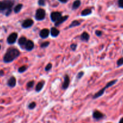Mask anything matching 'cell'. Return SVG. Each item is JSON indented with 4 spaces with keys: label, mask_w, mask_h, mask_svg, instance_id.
I'll return each instance as SVG.
<instances>
[{
    "label": "cell",
    "mask_w": 123,
    "mask_h": 123,
    "mask_svg": "<svg viewBox=\"0 0 123 123\" xmlns=\"http://www.w3.org/2000/svg\"><path fill=\"white\" fill-rule=\"evenodd\" d=\"M18 37V34L16 33H13L10 34L7 37V43L9 44H13L15 42H16V39Z\"/></svg>",
    "instance_id": "obj_5"
},
{
    "label": "cell",
    "mask_w": 123,
    "mask_h": 123,
    "mask_svg": "<svg viewBox=\"0 0 123 123\" xmlns=\"http://www.w3.org/2000/svg\"><path fill=\"white\" fill-rule=\"evenodd\" d=\"M62 17V13L58 12H54L51 13V19L53 22H56L59 19Z\"/></svg>",
    "instance_id": "obj_6"
},
{
    "label": "cell",
    "mask_w": 123,
    "mask_h": 123,
    "mask_svg": "<svg viewBox=\"0 0 123 123\" xmlns=\"http://www.w3.org/2000/svg\"><path fill=\"white\" fill-rule=\"evenodd\" d=\"M16 80L15 77H11L10 79H9L7 81V85L9 86V87H15V85H16Z\"/></svg>",
    "instance_id": "obj_10"
},
{
    "label": "cell",
    "mask_w": 123,
    "mask_h": 123,
    "mask_svg": "<svg viewBox=\"0 0 123 123\" xmlns=\"http://www.w3.org/2000/svg\"><path fill=\"white\" fill-rule=\"evenodd\" d=\"M45 17V12L43 9H39L36 10V15H35V18L37 21H42L44 19Z\"/></svg>",
    "instance_id": "obj_4"
},
{
    "label": "cell",
    "mask_w": 123,
    "mask_h": 123,
    "mask_svg": "<svg viewBox=\"0 0 123 123\" xmlns=\"http://www.w3.org/2000/svg\"><path fill=\"white\" fill-rule=\"evenodd\" d=\"M27 67H26V66H22V67H21L20 68H19L18 71L19 73H22L25 71L27 70Z\"/></svg>",
    "instance_id": "obj_22"
},
{
    "label": "cell",
    "mask_w": 123,
    "mask_h": 123,
    "mask_svg": "<svg viewBox=\"0 0 123 123\" xmlns=\"http://www.w3.org/2000/svg\"><path fill=\"white\" fill-rule=\"evenodd\" d=\"M68 18V16H62L61 18H60V19H59L57 20V21L55 22V26H58L59 25H60L61 24L63 23V22H65V21H66V20H67V19Z\"/></svg>",
    "instance_id": "obj_13"
},
{
    "label": "cell",
    "mask_w": 123,
    "mask_h": 123,
    "mask_svg": "<svg viewBox=\"0 0 123 123\" xmlns=\"http://www.w3.org/2000/svg\"><path fill=\"white\" fill-rule=\"evenodd\" d=\"M43 85H44V82L43 81H41V82L38 83L36 87V91L37 92H39V91H41V89L43 87Z\"/></svg>",
    "instance_id": "obj_19"
},
{
    "label": "cell",
    "mask_w": 123,
    "mask_h": 123,
    "mask_svg": "<svg viewBox=\"0 0 123 123\" xmlns=\"http://www.w3.org/2000/svg\"><path fill=\"white\" fill-rule=\"evenodd\" d=\"M80 25V23L78 21H74L69 26V28H72V27H76V26H79Z\"/></svg>",
    "instance_id": "obj_21"
},
{
    "label": "cell",
    "mask_w": 123,
    "mask_h": 123,
    "mask_svg": "<svg viewBox=\"0 0 123 123\" xmlns=\"http://www.w3.org/2000/svg\"><path fill=\"white\" fill-rule=\"evenodd\" d=\"M4 73L3 70L0 71V77L3 76V75H4Z\"/></svg>",
    "instance_id": "obj_33"
},
{
    "label": "cell",
    "mask_w": 123,
    "mask_h": 123,
    "mask_svg": "<svg viewBox=\"0 0 123 123\" xmlns=\"http://www.w3.org/2000/svg\"><path fill=\"white\" fill-rule=\"evenodd\" d=\"M14 4L12 0H3L0 1V12L9 16L12 12V9Z\"/></svg>",
    "instance_id": "obj_2"
},
{
    "label": "cell",
    "mask_w": 123,
    "mask_h": 123,
    "mask_svg": "<svg viewBox=\"0 0 123 123\" xmlns=\"http://www.w3.org/2000/svg\"><path fill=\"white\" fill-rule=\"evenodd\" d=\"M83 74H84V73H83V72H82V71L80 72V73H79V74H78L77 77V79H81V78L82 77L83 75Z\"/></svg>",
    "instance_id": "obj_30"
},
{
    "label": "cell",
    "mask_w": 123,
    "mask_h": 123,
    "mask_svg": "<svg viewBox=\"0 0 123 123\" xmlns=\"http://www.w3.org/2000/svg\"><path fill=\"white\" fill-rule=\"evenodd\" d=\"M22 6H22V4H18V5L16 6L15 8H14V12H15V13L19 12L21 11V9H22Z\"/></svg>",
    "instance_id": "obj_20"
},
{
    "label": "cell",
    "mask_w": 123,
    "mask_h": 123,
    "mask_svg": "<svg viewBox=\"0 0 123 123\" xmlns=\"http://www.w3.org/2000/svg\"><path fill=\"white\" fill-rule=\"evenodd\" d=\"M34 83H35V81L33 80V81H30L27 83V88H31V87H32L33 86Z\"/></svg>",
    "instance_id": "obj_25"
},
{
    "label": "cell",
    "mask_w": 123,
    "mask_h": 123,
    "mask_svg": "<svg viewBox=\"0 0 123 123\" xmlns=\"http://www.w3.org/2000/svg\"><path fill=\"white\" fill-rule=\"evenodd\" d=\"M76 48H77L76 44H74H74H72L71 45V48L73 51H75V49H76Z\"/></svg>",
    "instance_id": "obj_32"
},
{
    "label": "cell",
    "mask_w": 123,
    "mask_h": 123,
    "mask_svg": "<svg viewBox=\"0 0 123 123\" xmlns=\"http://www.w3.org/2000/svg\"><path fill=\"white\" fill-rule=\"evenodd\" d=\"M51 68H52V64L51 63H49V64H48L47 66H46L45 69L46 71H49L51 69Z\"/></svg>",
    "instance_id": "obj_27"
},
{
    "label": "cell",
    "mask_w": 123,
    "mask_h": 123,
    "mask_svg": "<svg viewBox=\"0 0 123 123\" xmlns=\"http://www.w3.org/2000/svg\"><path fill=\"white\" fill-rule=\"evenodd\" d=\"M27 42V39L25 37H21L18 40V43L20 46L22 48V47H24L25 45L26 42Z\"/></svg>",
    "instance_id": "obj_15"
},
{
    "label": "cell",
    "mask_w": 123,
    "mask_h": 123,
    "mask_svg": "<svg viewBox=\"0 0 123 123\" xmlns=\"http://www.w3.org/2000/svg\"><path fill=\"white\" fill-rule=\"evenodd\" d=\"M0 49H1V45H0Z\"/></svg>",
    "instance_id": "obj_36"
},
{
    "label": "cell",
    "mask_w": 123,
    "mask_h": 123,
    "mask_svg": "<svg viewBox=\"0 0 123 123\" xmlns=\"http://www.w3.org/2000/svg\"><path fill=\"white\" fill-rule=\"evenodd\" d=\"M20 55L19 51L15 48H10L4 55L3 60L6 63H10Z\"/></svg>",
    "instance_id": "obj_1"
},
{
    "label": "cell",
    "mask_w": 123,
    "mask_h": 123,
    "mask_svg": "<svg viewBox=\"0 0 123 123\" xmlns=\"http://www.w3.org/2000/svg\"><path fill=\"white\" fill-rule=\"evenodd\" d=\"M33 24V21L31 19H27L22 22V27L24 28H27L31 27Z\"/></svg>",
    "instance_id": "obj_7"
},
{
    "label": "cell",
    "mask_w": 123,
    "mask_h": 123,
    "mask_svg": "<svg viewBox=\"0 0 123 123\" xmlns=\"http://www.w3.org/2000/svg\"><path fill=\"white\" fill-rule=\"evenodd\" d=\"M80 4H81V2H80V0H76V1H75L74 2V3H73V9H74V10L78 9V8L80 7Z\"/></svg>",
    "instance_id": "obj_18"
},
{
    "label": "cell",
    "mask_w": 123,
    "mask_h": 123,
    "mask_svg": "<svg viewBox=\"0 0 123 123\" xmlns=\"http://www.w3.org/2000/svg\"><path fill=\"white\" fill-rule=\"evenodd\" d=\"M49 45V42H45L41 45V48H46V47H48Z\"/></svg>",
    "instance_id": "obj_26"
},
{
    "label": "cell",
    "mask_w": 123,
    "mask_h": 123,
    "mask_svg": "<svg viewBox=\"0 0 123 123\" xmlns=\"http://www.w3.org/2000/svg\"><path fill=\"white\" fill-rule=\"evenodd\" d=\"M103 117L104 115L101 112H99L98 111H94V113H93V117L95 119H100L103 118Z\"/></svg>",
    "instance_id": "obj_11"
},
{
    "label": "cell",
    "mask_w": 123,
    "mask_h": 123,
    "mask_svg": "<svg viewBox=\"0 0 123 123\" xmlns=\"http://www.w3.org/2000/svg\"><path fill=\"white\" fill-rule=\"evenodd\" d=\"M51 36H53V37H57V36H58V35H59V30L58 29H57L56 28H55V27H53V28H51Z\"/></svg>",
    "instance_id": "obj_14"
},
{
    "label": "cell",
    "mask_w": 123,
    "mask_h": 123,
    "mask_svg": "<svg viewBox=\"0 0 123 123\" xmlns=\"http://www.w3.org/2000/svg\"><path fill=\"white\" fill-rule=\"evenodd\" d=\"M36 103L32 102V103H31L28 105V108H29L30 109H33L36 107Z\"/></svg>",
    "instance_id": "obj_24"
},
{
    "label": "cell",
    "mask_w": 123,
    "mask_h": 123,
    "mask_svg": "<svg viewBox=\"0 0 123 123\" xmlns=\"http://www.w3.org/2000/svg\"><path fill=\"white\" fill-rule=\"evenodd\" d=\"M92 13V10L90 9H86L83 10L81 13V16H87V15H90Z\"/></svg>",
    "instance_id": "obj_17"
},
{
    "label": "cell",
    "mask_w": 123,
    "mask_h": 123,
    "mask_svg": "<svg viewBox=\"0 0 123 123\" xmlns=\"http://www.w3.org/2000/svg\"><path fill=\"white\" fill-rule=\"evenodd\" d=\"M119 123H123V118H122L121 119H120V121H119Z\"/></svg>",
    "instance_id": "obj_35"
},
{
    "label": "cell",
    "mask_w": 123,
    "mask_h": 123,
    "mask_svg": "<svg viewBox=\"0 0 123 123\" xmlns=\"http://www.w3.org/2000/svg\"><path fill=\"white\" fill-rule=\"evenodd\" d=\"M34 47H35V45H34L33 42L29 40V41H27V42H26L24 48L27 51H31L34 48Z\"/></svg>",
    "instance_id": "obj_8"
},
{
    "label": "cell",
    "mask_w": 123,
    "mask_h": 123,
    "mask_svg": "<svg viewBox=\"0 0 123 123\" xmlns=\"http://www.w3.org/2000/svg\"><path fill=\"white\" fill-rule=\"evenodd\" d=\"M59 1L62 3H67L68 0H59Z\"/></svg>",
    "instance_id": "obj_34"
},
{
    "label": "cell",
    "mask_w": 123,
    "mask_h": 123,
    "mask_svg": "<svg viewBox=\"0 0 123 123\" xmlns=\"http://www.w3.org/2000/svg\"><path fill=\"white\" fill-rule=\"evenodd\" d=\"M118 6L119 7L123 9V0H118Z\"/></svg>",
    "instance_id": "obj_29"
},
{
    "label": "cell",
    "mask_w": 123,
    "mask_h": 123,
    "mask_svg": "<svg viewBox=\"0 0 123 123\" xmlns=\"http://www.w3.org/2000/svg\"><path fill=\"white\" fill-rule=\"evenodd\" d=\"M38 3L39 5L40 6H45V0H39Z\"/></svg>",
    "instance_id": "obj_28"
},
{
    "label": "cell",
    "mask_w": 123,
    "mask_h": 123,
    "mask_svg": "<svg viewBox=\"0 0 123 123\" xmlns=\"http://www.w3.org/2000/svg\"><path fill=\"white\" fill-rule=\"evenodd\" d=\"M95 34L97 36H100L101 35H102V32H101V31H99V30H97L95 31Z\"/></svg>",
    "instance_id": "obj_31"
},
{
    "label": "cell",
    "mask_w": 123,
    "mask_h": 123,
    "mask_svg": "<svg viewBox=\"0 0 123 123\" xmlns=\"http://www.w3.org/2000/svg\"><path fill=\"white\" fill-rule=\"evenodd\" d=\"M117 65H118V67H121V66L123 65V57L120 58L117 61Z\"/></svg>",
    "instance_id": "obj_23"
},
{
    "label": "cell",
    "mask_w": 123,
    "mask_h": 123,
    "mask_svg": "<svg viewBox=\"0 0 123 123\" xmlns=\"http://www.w3.org/2000/svg\"><path fill=\"white\" fill-rule=\"evenodd\" d=\"M69 85V78L68 77V75H65V79H64V82L63 83V86H62V87L64 89H66L68 88V86Z\"/></svg>",
    "instance_id": "obj_12"
},
{
    "label": "cell",
    "mask_w": 123,
    "mask_h": 123,
    "mask_svg": "<svg viewBox=\"0 0 123 123\" xmlns=\"http://www.w3.org/2000/svg\"><path fill=\"white\" fill-rule=\"evenodd\" d=\"M81 39L83 41H87L89 39V35L87 33L84 32L83 33L82 35H81V37H80Z\"/></svg>",
    "instance_id": "obj_16"
},
{
    "label": "cell",
    "mask_w": 123,
    "mask_h": 123,
    "mask_svg": "<svg viewBox=\"0 0 123 123\" xmlns=\"http://www.w3.org/2000/svg\"><path fill=\"white\" fill-rule=\"evenodd\" d=\"M117 81V80H112V81H110L109 83H108L107 84V85H106V86H105V87H103V88L102 89L100 90V91H98V92H97V93H96V94H95V95H94V97H93V98L95 99V98H97L100 97H101V95H103V94H104V92H105V90L107 88H108V87H111V86H112V85H114L115 83Z\"/></svg>",
    "instance_id": "obj_3"
},
{
    "label": "cell",
    "mask_w": 123,
    "mask_h": 123,
    "mask_svg": "<svg viewBox=\"0 0 123 123\" xmlns=\"http://www.w3.org/2000/svg\"><path fill=\"white\" fill-rule=\"evenodd\" d=\"M49 31L48 30V29H45L42 30L40 31V33L39 35L41 36V38H43V39H45L47 37H48V36H49Z\"/></svg>",
    "instance_id": "obj_9"
}]
</instances>
